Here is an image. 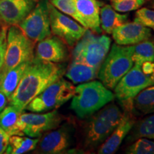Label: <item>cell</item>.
Here are the masks:
<instances>
[{
	"instance_id": "8992f818",
	"label": "cell",
	"mask_w": 154,
	"mask_h": 154,
	"mask_svg": "<svg viewBox=\"0 0 154 154\" xmlns=\"http://www.w3.org/2000/svg\"><path fill=\"white\" fill-rule=\"evenodd\" d=\"M75 86L61 77L36 96L24 110L34 113H44L56 110L72 99Z\"/></svg>"
},
{
	"instance_id": "ac0fdd59",
	"label": "cell",
	"mask_w": 154,
	"mask_h": 154,
	"mask_svg": "<svg viewBox=\"0 0 154 154\" xmlns=\"http://www.w3.org/2000/svg\"><path fill=\"white\" fill-rule=\"evenodd\" d=\"M29 61L23 63L14 68L1 70L0 72V91L7 96L9 101L18 86Z\"/></svg>"
},
{
	"instance_id": "83f0119b",
	"label": "cell",
	"mask_w": 154,
	"mask_h": 154,
	"mask_svg": "<svg viewBox=\"0 0 154 154\" xmlns=\"http://www.w3.org/2000/svg\"><path fill=\"white\" fill-rule=\"evenodd\" d=\"M49 2L58 10L71 17L79 23V17L77 14L74 0H49Z\"/></svg>"
},
{
	"instance_id": "9a60e30c",
	"label": "cell",
	"mask_w": 154,
	"mask_h": 154,
	"mask_svg": "<svg viewBox=\"0 0 154 154\" xmlns=\"http://www.w3.org/2000/svg\"><path fill=\"white\" fill-rule=\"evenodd\" d=\"M34 57L53 63H63L69 57L66 44L57 36H50L38 42Z\"/></svg>"
},
{
	"instance_id": "836d02e7",
	"label": "cell",
	"mask_w": 154,
	"mask_h": 154,
	"mask_svg": "<svg viewBox=\"0 0 154 154\" xmlns=\"http://www.w3.org/2000/svg\"><path fill=\"white\" fill-rule=\"evenodd\" d=\"M151 79L153 80V83H154V71H153V74H151Z\"/></svg>"
},
{
	"instance_id": "9c48e42d",
	"label": "cell",
	"mask_w": 154,
	"mask_h": 154,
	"mask_svg": "<svg viewBox=\"0 0 154 154\" xmlns=\"http://www.w3.org/2000/svg\"><path fill=\"white\" fill-rule=\"evenodd\" d=\"M63 116L57 110L46 113H22L18 126L24 135L30 138H39L49 131L57 128Z\"/></svg>"
},
{
	"instance_id": "f546056e",
	"label": "cell",
	"mask_w": 154,
	"mask_h": 154,
	"mask_svg": "<svg viewBox=\"0 0 154 154\" xmlns=\"http://www.w3.org/2000/svg\"><path fill=\"white\" fill-rule=\"evenodd\" d=\"M7 26H1L0 28V72L5 63L6 46H7Z\"/></svg>"
},
{
	"instance_id": "cb8c5ba5",
	"label": "cell",
	"mask_w": 154,
	"mask_h": 154,
	"mask_svg": "<svg viewBox=\"0 0 154 154\" xmlns=\"http://www.w3.org/2000/svg\"><path fill=\"white\" fill-rule=\"evenodd\" d=\"M133 106L143 114L154 113V86H148L135 96Z\"/></svg>"
},
{
	"instance_id": "30bf717a",
	"label": "cell",
	"mask_w": 154,
	"mask_h": 154,
	"mask_svg": "<svg viewBox=\"0 0 154 154\" xmlns=\"http://www.w3.org/2000/svg\"><path fill=\"white\" fill-rule=\"evenodd\" d=\"M49 13L51 34L62 39L68 47L75 46L85 34L86 29L75 19L58 10L49 1Z\"/></svg>"
},
{
	"instance_id": "52a82bcc",
	"label": "cell",
	"mask_w": 154,
	"mask_h": 154,
	"mask_svg": "<svg viewBox=\"0 0 154 154\" xmlns=\"http://www.w3.org/2000/svg\"><path fill=\"white\" fill-rule=\"evenodd\" d=\"M35 42L29 38L16 25L7 29L5 63L2 70L14 68L34 57Z\"/></svg>"
},
{
	"instance_id": "5b68a950",
	"label": "cell",
	"mask_w": 154,
	"mask_h": 154,
	"mask_svg": "<svg viewBox=\"0 0 154 154\" xmlns=\"http://www.w3.org/2000/svg\"><path fill=\"white\" fill-rule=\"evenodd\" d=\"M111 38L106 35H95L86 29L82 38L75 44L73 60L99 69L110 50Z\"/></svg>"
},
{
	"instance_id": "8fae6325",
	"label": "cell",
	"mask_w": 154,
	"mask_h": 154,
	"mask_svg": "<svg viewBox=\"0 0 154 154\" xmlns=\"http://www.w3.org/2000/svg\"><path fill=\"white\" fill-rule=\"evenodd\" d=\"M153 85L151 76L144 74L141 67L134 64L113 88L114 96L121 103L131 101L142 90Z\"/></svg>"
},
{
	"instance_id": "e575fe53",
	"label": "cell",
	"mask_w": 154,
	"mask_h": 154,
	"mask_svg": "<svg viewBox=\"0 0 154 154\" xmlns=\"http://www.w3.org/2000/svg\"><path fill=\"white\" fill-rule=\"evenodd\" d=\"M151 6L152 8H153V9H154V0H152V1H151Z\"/></svg>"
},
{
	"instance_id": "3957f363",
	"label": "cell",
	"mask_w": 154,
	"mask_h": 154,
	"mask_svg": "<svg viewBox=\"0 0 154 154\" xmlns=\"http://www.w3.org/2000/svg\"><path fill=\"white\" fill-rule=\"evenodd\" d=\"M114 94L99 81H90L75 88L71 109L79 119H86L110 103Z\"/></svg>"
},
{
	"instance_id": "2e32d148",
	"label": "cell",
	"mask_w": 154,
	"mask_h": 154,
	"mask_svg": "<svg viewBox=\"0 0 154 154\" xmlns=\"http://www.w3.org/2000/svg\"><path fill=\"white\" fill-rule=\"evenodd\" d=\"M111 34L116 44L129 46L149 39L151 36V31L140 23L126 22L116 28Z\"/></svg>"
},
{
	"instance_id": "4dcf8cb0",
	"label": "cell",
	"mask_w": 154,
	"mask_h": 154,
	"mask_svg": "<svg viewBox=\"0 0 154 154\" xmlns=\"http://www.w3.org/2000/svg\"><path fill=\"white\" fill-rule=\"evenodd\" d=\"M10 136L5 131L0 128V154L5 153L9 144Z\"/></svg>"
},
{
	"instance_id": "7a4b0ae2",
	"label": "cell",
	"mask_w": 154,
	"mask_h": 154,
	"mask_svg": "<svg viewBox=\"0 0 154 154\" xmlns=\"http://www.w3.org/2000/svg\"><path fill=\"white\" fill-rule=\"evenodd\" d=\"M123 112L115 103H108L87 117L82 133V147L92 151L109 138L120 122Z\"/></svg>"
},
{
	"instance_id": "484cf974",
	"label": "cell",
	"mask_w": 154,
	"mask_h": 154,
	"mask_svg": "<svg viewBox=\"0 0 154 154\" xmlns=\"http://www.w3.org/2000/svg\"><path fill=\"white\" fill-rule=\"evenodd\" d=\"M126 153L129 154H154V141L149 138H140L126 149Z\"/></svg>"
},
{
	"instance_id": "603a6c76",
	"label": "cell",
	"mask_w": 154,
	"mask_h": 154,
	"mask_svg": "<svg viewBox=\"0 0 154 154\" xmlns=\"http://www.w3.org/2000/svg\"><path fill=\"white\" fill-rule=\"evenodd\" d=\"M39 138L24 137L23 136L13 135L9 138V144L6 153L21 154L36 149Z\"/></svg>"
},
{
	"instance_id": "d6a6232c",
	"label": "cell",
	"mask_w": 154,
	"mask_h": 154,
	"mask_svg": "<svg viewBox=\"0 0 154 154\" xmlns=\"http://www.w3.org/2000/svg\"><path fill=\"white\" fill-rule=\"evenodd\" d=\"M9 102V99L3 92L0 91V112L2 111L7 106Z\"/></svg>"
},
{
	"instance_id": "6da1fadb",
	"label": "cell",
	"mask_w": 154,
	"mask_h": 154,
	"mask_svg": "<svg viewBox=\"0 0 154 154\" xmlns=\"http://www.w3.org/2000/svg\"><path fill=\"white\" fill-rule=\"evenodd\" d=\"M66 67L34 57L28 63L14 93L9 100L12 105L24 111L25 107L48 86L63 77Z\"/></svg>"
},
{
	"instance_id": "d6986e66",
	"label": "cell",
	"mask_w": 154,
	"mask_h": 154,
	"mask_svg": "<svg viewBox=\"0 0 154 154\" xmlns=\"http://www.w3.org/2000/svg\"><path fill=\"white\" fill-rule=\"evenodd\" d=\"M99 70L86 63L73 60L66 69L65 76L74 84H77L94 80L98 76Z\"/></svg>"
},
{
	"instance_id": "5bb4252c",
	"label": "cell",
	"mask_w": 154,
	"mask_h": 154,
	"mask_svg": "<svg viewBox=\"0 0 154 154\" xmlns=\"http://www.w3.org/2000/svg\"><path fill=\"white\" fill-rule=\"evenodd\" d=\"M38 0H0V22L17 25L26 18Z\"/></svg>"
},
{
	"instance_id": "ba28073f",
	"label": "cell",
	"mask_w": 154,
	"mask_h": 154,
	"mask_svg": "<svg viewBox=\"0 0 154 154\" xmlns=\"http://www.w3.org/2000/svg\"><path fill=\"white\" fill-rule=\"evenodd\" d=\"M18 25L25 35L35 43L51 36L49 0H38L34 8Z\"/></svg>"
},
{
	"instance_id": "ffe728a7",
	"label": "cell",
	"mask_w": 154,
	"mask_h": 154,
	"mask_svg": "<svg viewBox=\"0 0 154 154\" xmlns=\"http://www.w3.org/2000/svg\"><path fill=\"white\" fill-rule=\"evenodd\" d=\"M128 14H121L109 5H106L100 9V25L101 28L107 34H112L113 31L127 22Z\"/></svg>"
},
{
	"instance_id": "277c9868",
	"label": "cell",
	"mask_w": 154,
	"mask_h": 154,
	"mask_svg": "<svg viewBox=\"0 0 154 154\" xmlns=\"http://www.w3.org/2000/svg\"><path fill=\"white\" fill-rule=\"evenodd\" d=\"M134 46L114 44L100 66L98 77L102 84L112 90L133 67Z\"/></svg>"
},
{
	"instance_id": "7c38bea8",
	"label": "cell",
	"mask_w": 154,
	"mask_h": 154,
	"mask_svg": "<svg viewBox=\"0 0 154 154\" xmlns=\"http://www.w3.org/2000/svg\"><path fill=\"white\" fill-rule=\"evenodd\" d=\"M122 105L124 111L120 122L109 138L100 146L98 153L112 154L116 152L123 140L129 134L130 131L136 123V117L133 113V102H128Z\"/></svg>"
},
{
	"instance_id": "4316f807",
	"label": "cell",
	"mask_w": 154,
	"mask_h": 154,
	"mask_svg": "<svg viewBox=\"0 0 154 154\" xmlns=\"http://www.w3.org/2000/svg\"><path fill=\"white\" fill-rule=\"evenodd\" d=\"M147 0H111V6L119 12H128L141 7Z\"/></svg>"
},
{
	"instance_id": "e0dca14e",
	"label": "cell",
	"mask_w": 154,
	"mask_h": 154,
	"mask_svg": "<svg viewBox=\"0 0 154 154\" xmlns=\"http://www.w3.org/2000/svg\"><path fill=\"white\" fill-rule=\"evenodd\" d=\"M79 24L96 34L101 32L100 8L97 0H74Z\"/></svg>"
},
{
	"instance_id": "44dd1931",
	"label": "cell",
	"mask_w": 154,
	"mask_h": 154,
	"mask_svg": "<svg viewBox=\"0 0 154 154\" xmlns=\"http://www.w3.org/2000/svg\"><path fill=\"white\" fill-rule=\"evenodd\" d=\"M23 112L18 108L9 105L0 112V128L7 132L9 136L19 135L24 136L18 126L21 113Z\"/></svg>"
},
{
	"instance_id": "f1b7e54d",
	"label": "cell",
	"mask_w": 154,
	"mask_h": 154,
	"mask_svg": "<svg viewBox=\"0 0 154 154\" xmlns=\"http://www.w3.org/2000/svg\"><path fill=\"white\" fill-rule=\"evenodd\" d=\"M134 22L154 30V10L147 8L138 9L135 15Z\"/></svg>"
},
{
	"instance_id": "7402d4cb",
	"label": "cell",
	"mask_w": 154,
	"mask_h": 154,
	"mask_svg": "<svg viewBox=\"0 0 154 154\" xmlns=\"http://www.w3.org/2000/svg\"><path fill=\"white\" fill-rule=\"evenodd\" d=\"M128 134L129 141H134L140 138L154 140V113L136 121Z\"/></svg>"
},
{
	"instance_id": "d590c367",
	"label": "cell",
	"mask_w": 154,
	"mask_h": 154,
	"mask_svg": "<svg viewBox=\"0 0 154 154\" xmlns=\"http://www.w3.org/2000/svg\"><path fill=\"white\" fill-rule=\"evenodd\" d=\"M1 26H1V22H0V28H1Z\"/></svg>"
},
{
	"instance_id": "4fadbf2b",
	"label": "cell",
	"mask_w": 154,
	"mask_h": 154,
	"mask_svg": "<svg viewBox=\"0 0 154 154\" xmlns=\"http://www.w3.org/2000/svg\"><path fill=\"white\" fill-rule=\"evenodd\" d=\"M72 128L67 125L49 131L39 138L36 153L57 154L66 151L72 145Z\"/></svg>"
},
{
	"instance_id": "d4e9b609",
	"label": "cell",
	"mask_w": 154,
	"mask_h": 154,
	"mask_svg": "<svg viewBox=\"0 0 154 154\" xmlns=\"http://www.w3.org/2000/svg\"><path fill=\"white\" fill-rule=\"evenodd\" d=\"M132 58L134 64L140 67L145 61L154 62V42L149 38L135 44Z\"/></svg>"
},
{
	"instance_id": "1f68e13d",
	"label": "cell",
	"mask_w": 154,
	"mask_h": 154,
	"mask_svg": "<svg viewBox=\"0 0 154 154\" xmlns=\"http://www.w3.org/2000/svg\"><path fill=\"white\" fill-rule=\"evenodd\" d=\"M141 70L144 74L150 76L153 74L154 71V62L152 61H145L142 63Z\"/></svg>"
}]
</instances>
